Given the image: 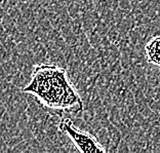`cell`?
Wrapping results in <instances>:
<instances>
[{"label": "cell", "mask_w": 160, "mask_h": 153, "mask_svg": "<svg viewBox=\"0 0 160 153\" xmlns=\"http://www.w3.org/2000/svg\"><path fill=\"white\" fill-rule=\"evenodd\" d=\"M23 92L32 94L42 106L52 111H83L82 99L69 79L67 70L57 65H36Z\"/></svg>", "instance_id": "cell-1"}, {"label": "cell", "mask_w": 160, "mask_h": 153, "mask_svg": "<svg viewBox=\"0 0 160 153\" xmlns=\"http://www.w3.org/2000/svg\"><path fill=\"white\" fill-rule=\"evenodd\" d=\"M59 130L68 136L69 139L73 142L74 146L80 152L96 153L106 151L94 138V136L76 127L70 118H62L59 123Z\"/></svg>", "instance_id": "cell-2"}, {"label": "cell", "mask_w": 160, "mask_h": 153, "mask_svg": "<svg viewBox=\"0 0 160 153\" xmlns=\"http://www.w3.org/2000/svg\"><path fill=\"white\" fill-rule=\"evenodd\" d=\"M146 53L149 62L160 68V36L152 39L146 45Z\"/></svg>", "instance_id": "cell-3"}]
</instances>
